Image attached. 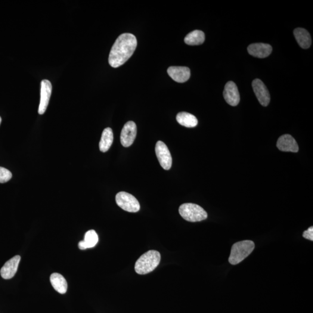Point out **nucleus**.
<instances>
[{
  "mask_svg": "<svg viewBox=\"0 0 313 313\" xmlns=\"http://www.w3.org/2000/svg\"><path fill=\"white\" fill-rule=\"evenodd\" d=\"M137 46V40L131 33H124L117 39L110 52L108 63L114 68L125 64L132 57Z\"/></svg>",
  "mask_w": 313,
  "mask_h": 313,
  "instance_id": "obj_1",
  "label": "nucleus"
},
{
  "mask_svg": "<svg viewBox=\"0 0 313 313\" xmlns=\"http://www.w3.org/2000/svg\"><path fill=\"white\" fill-rule=\"evenodd\" d=\"M161 260V255L157 250H150L143 254L135 266V270L139 274L144 275L153 271L159 266Z\"/></svg>",
  "mask_w": 313,
  "mask_h": 313,
  "instance_id": "obj_2",
  "label": "nucleus"
},
{
  "mask_svg": "<svg viewBox=\"0 0 313 313\" xmlns=\"http://www.w3.org/2000/svg\"><path fill=\"white\" fill-rule=\"evenodd\" d=\"M255 243L252 241L244 240L235 243L232 246L229 262L236 265L247 258L255 249Z\"/></svg>",
  "mask_w": 313,
  "mask_h": 313,
  "instance_id": "obj_3",
  "label": "nucleus"
},
{
  "mask_svg": "<svg viewBox=\"0 0 313 313\" xmlns=\"http://www.w3.org/2000/svg\"><path fill=\"white\" fill-rule=\"evenodd\" d=\"M179 212L183 218L188 222H197L207 218L205 210L200 206L193 203H185L180 206Z\"/></svg>",
  "mask_w": 313,
  "mask_h": 313,
  "instance_id": "obj_4",
  "label": "nucleus"
},
{
  "mask_svg": "<svg viewBox=\"0 0 313 313\" xmlns=\"http://www.w3.org/2000/svg\"><path fill=\"white\" fill-rule=\"evenodd\" d=\"M116 203L121 209L129 212H137L141 206L137 199L132 194L125 191L118 193L116 196Z\"/></svg>",
  "mask_w": 313,
  "mask_h": 313,
  "instance_id": "obj_5",
  "label": "nucleus"
},
{
  "mask_svg": "<svg viewBox=\"0 0 313 313\" xmlns=\"http://www.w3.org/2000/svg\"><path fill=\"white\" fill-rule=\"evenodd\" d=\"M155 150L161 166L165 170H169L171 168L172 156L167 145L162 141H158Z\"/></svg>",
  "mask_w": 313,
  "mask_h": 313,
  "instance_id": "obj_6",
  "label": "nucleus"
},
{
  "mask_svg": "<svg viewBox=\"0 0 313 313\" xmlns=\"http://www.w3.org/2000/svg\"><path fill=\"white\" fill-rule=\"evenodd\" d=\"M137 134V127L134 122H127L121 133V143L124 147H128L131 146L135 141Z\"/></svg>",
  "mask_w": 313,
  "mask_h": 313,
  "instance_id": "obj_7",
  "label": "nucleus"
},
{
  "mask_svg": "<svg viewBox=\"0 0 313 313\" xmlns=\"http://www.w3.org/2000/svg\"><path fill=\"white\" fill-rule=\"evenodd\" d=\"M52 93V84L47 80H42L41 83V94L38 112L43 114L45 112L49 102Z\"/></svg>",
  "mask_w": 313,
  "mask_h": 313,
  "instance_id": "obj_8",
  "label": "nucleus"
},
{
  "mask_svg": "<svg viewBox=\"0 0 313 313\" xmlns=\"http://www.w3.org/2000/svg\"><path fill=\"white\" fill-rule=\"evenodd\" d=\"M252 87L259 103L263 106H267L271 101V97L264 83L259 79H255L252 82Z\"/></svg>",
  "mask_w": 313,
  "mask_h": 313,
  "instance_id": "obj_9",
  "label": "nucleus"
},
{
  "mask_svg": "<svg viewBox=\"0 0 313 313\" xmlns=\"http://www.w3.org/2000/svg\"><path fill=\"white\" fill-rule=\"evenodd\" d=\"M224 96L225 101L232 106H236L239 104L240 97L237 86L233 82H229L226 83Z\"/></svg>",
  "mask_w": 313,
  "mask_h": 313,
  "instance_id": "obj_10",
  "label": "nucleus"
},
{
  "mask_svg": "<svg viewBox=\"0 0 313 313\" xmlns=\"http://www.w3.org/2000/svg\"><path fill=\"white\" fill-rule=\"evenodd\" d=\"M277 147L284 152L297 153L299 151L298 145L295 139L288 134L284 135L278 138Z\"/></svg>",
  "mask_w": 313,
  "mask_h": 313,
  "instance_id": "obj_11",
  "label": "nucleus"
},
{
  "mask_svg": "<svg viewBox=\"0 0 313 313\" xmlns=\"http://www.w3.org/2000/svg\"><path fill=\"white\" fill-rule=\"evenodd\" d=\"M20 260L21 256L17 255L6 262L0 271L2 278L5 280L13 278L18 271Z\"/></svg>",
  "mask_w": 313,
  "mask_h": 313,
  "instance_id": "obj_12",
  "label": "nucleus"
},
{
  "mask_svg": "<svg viewBox=\"0 0 313 313\" xmlns=\"http://www.w3.org/2000/svg\"><path fill=\"white\" fill-rule=\"evenodd\" d=\"M167 72L176 82L183 83L190 79V70L187 67L171 66L168 68Z\"/></svg>",
  "mask_w": 313,
  "mask_h": 313,
  "instance_id": "obj_13",
  "label": "nucleus"
},
{
  "mask_svg": "<svg viewBox=\"0 0 313 313\" xmlns=\"http://www.w3.org/2000/svg\"><path fill=\"white\" fill-rule=\"evenodd\" d=\"M248 51L250 55L259 58H265L271 54L272 47L271 45L263 43H255L250 44L248 47Z\"/></svg>",
  "mask_w": 313,
  "mask_h": 313,
  "instance_id": "obj_14",
  "label": "nucleus"
},
{
  "mask_svg": "<svg viewBox=\"0 0 313 313\" xmlns=\"http://www.w3.org/2000/svg\"><path fill=\"white\" fill-rule=\"evenodd\" d=\"M294 36L298 44L303 49H308L312 44L311 35L303 28H297L293 32Z\"/></svg>",
  "mask_w": 313,
  "mask_h": 313,
  "instance_id": "obj_15",
  "label": "nucleus"
},
{
  "mask_svg": "<svg viewBox=\"0 0 313 313\" xmlns=\"http://www.w3.org/2000/svg\"><path fill=\"white\" fill-rule=\"evenodd\" d=\"M50 281L52 287L58 292L64 294L67 292V283L63 275L55 272L51 274Z\"/></svg>",
  "mask_w": 313,
  "mask_h": 313,
  "instance_id": "obj_16",
  "label": "nucleus"
},
{
  "mask_svg": "<svg viewBox=\"0 0 313 313\" xmlns=\"http://www.w3.org/2000/svg\"><path fill=\"white\" fill-rule=\"evenodd\" d=\"M99 240L98 235L94 230H89L85 234L84 240L79 243V248L81 250H84L94 247Z\"/></svg>",
  "mask_w": 313,
  "mask_h": 313,
  "instance_id": "obj_17",
  "label": "nucleus"
},
{
  "mask_svg": "<svg viewBox=\"0 0 313 313\" xmlns=\"http://www.w3.org/2000/svg\"><path fill=\"white\" fill-rule=\"evenodd\" d=\"M113 132L110 128H106L102 133L100 142H99V149L102 152H106L111 147L113 142Z\"/></svg>",
  "mask_w": 313,
  "mask_h": 313,
  "instance_id": "obj_18",
  "label": "nucleus"
},
{
  "mask_svg": "<svg viewBox=\"0 0 313 313\" xmlns=\"http://www.w3.org/2000/svg\"><path fill=\"white\" fill-rule=\"evenodd\" d=\"M176 120L180 125L187 128H194L198 125L197 118L193 114L187 112L179 113L176 116Z\"/></svg>",
  "mask_w": 313,
  "mask_h": 313,
  "instance_id": "obj_19",
  "label": "nucleus"
},
{
  "mask_svg": "<svg viewBox=\"0 0 313 313\" xmlns=\"http://www.w3.org/2000/svg\"><path fill=\"white\" fill-rule=\"evenodd\" d=\"M205 41V34L201 30H194L186 36L185 42L189 45L202 44Z\"/></svg>",
  "mask_w": 313,
  "mask_h": 313,
  "instance_id": "obj_20",
  "label": "nucleus"
},
{
  "mask_svg": "<svg viewBox=\"0 0 313 313\" xmlns=\"http://www.w3.org/2000/svg\"><path fill=\"white\" fill-rule=\"evenodd\" d=\"M12 177V173L8 169L0 167V183L1 184L8 182Z\"/></svg>",
  "mask_w": 313,
  "mask_h": 313,
  "instance_id": "obj_21",
  "label": "nucleus"
},
{
  "mask_svg": "<svg viewBox=\"0 0 313 313\" xmlns=\"http://www.w3.org/2000/svg\"><path fill=\"white\" fill-rule=\"evenodd\" d=\"M303 237L311 241H313V227L309 228L308 230L303 232Z\"/></svg>",
  "mask_w": 313,
  "mask_h": 313,
  "instance_id": "obj_22",
  "label": "nucleus"
},
{
  "mask_svg": "<svg viewBox=\"0 0 313 313\" xmlns=\"http://www.w3.org/2000/svg\"><path fill=\"white\" fill-rule=\"evenodd\" d=\"M1 121H2L1 118V117H0V125H1Z\"/></svg>",
  "mask_w": 313,
  "mask_h": 313,
  "instance_id": "obj_23",
  "label": "nucleus"
}]
</instances>
